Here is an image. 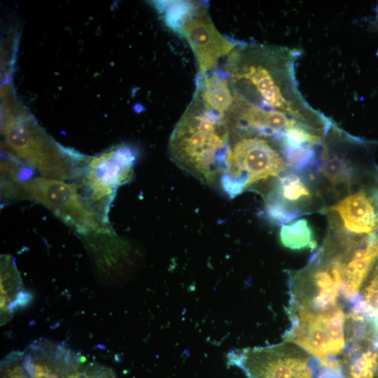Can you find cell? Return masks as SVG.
Wrapping results in <instances>:
<instances>
[{
  "instance_id": "1",
  "label": "cell",
  "mask_w": 378,
  "mask_h": 378,
  "mask_svg": "<svg viewBox=\"0 0 378 378\" xmlns=\"http://www.w3.org/2000/svg\"><path fill=\"white\" fill-rule=\"evenodd\" d=\"M294 54L273 46L239 43L225 64L234 96L312 125L324 121L306 104L294 78Z\"/></svg>"
},
{
  "instance_id": "2",
  "label": "cell",
  "mask_w": 378,
  "mask_h": 378,
  "mask_svg": "<svg viewBox=\"0 0 378 378\" xmlns=\"http://www.w3.org/2000/svg\"><path fill=\"white\" fill-rule=\"evenodd\" d=\"M230 139L226 115L212 110L194 94L172 133L168 151L181 169L211 183L225 170Z\"/></svg>"
},
{
  "instance_id": "3",
  "label": "cell",
  "mask_w": 378,
  "mask_h": 378,
  "mask_svg": "<svg viewBox=\"0 0 378 378\" xmlns=\"http://www.w3.org/2000/svg\"><path fill=\"white\" fill-rule=\"evenodd\" d=\"M1 130L8 148L43 177L64 181L77 174L81 156L55 143L30 117L8 110Z\"/></svg>"
},
{
  "instance_id": "4",
  "label": "cell",
  "mask_w": 378,
  "mask_h": 378,
  "mask_svg": "<svg viewBox=\"0 0 378 378\" xmlns=\"http://www.w3.org/2000/svg\"><path fill=\"white\" fill-rule=\"evenodd\" d=\"M22 199L43 205L83 236L111 233L108 221L93 209L77 184L43 176L31 178L22 182Z\"/></svg>"
},
{
  "instance_id": "5",
  "label": "cell",
  "mask_w": 378,
  "mask_h": 378,
  "mask_svg": "<svg viewBox=\"0 0 378 378\" xmlns=\"http://www.w3.org/2000/svg\"><path fill=\"white\" fill-rule=\"evenodd\" d=\"M167 4L163 7L166 23L188 41L197 64V75L215 70L220 59L239 43L218 31L205 6L190 1Z\"/></svg>"
},
{
  "instance_id": "6",
  "label": "cell",
  "mask_w": 378,
  "mask_h": 378,
  "mask_svg": "<svg viewBox=\"0 0 378 378\" xmlns=\"http://www.w3.org/2000/svg\"><path fill=\"white\" fill-rule=\"evenodd\" d=\"M225 170L220 186L230 197L244 192L253 184L276 177L287 169L283 154L269 138L246 134H232Z\"/></svg>"
},
{
  "instance_id": "7",
  "label": "cell",
  "mask_w": 378,
  "mask_h": 378,
  "mask_svg": "<svg viewBox=\"0 0 378 378\" xmlns=\"http://www.w3.org/2000/svg\"><path fill=\"white\" fill-rule=\"evenodd\" d=\"M340 276L338 254L325 241L304 268L291 274L290 307L322 312L339 306Z\"/></svg>"
},
{
  "instance_id": "8",
  "label": "cell",
  "mask_w": 378,
  "mask_h": 378,
  "mask_svg": "<svg viewBox=\"0 0 378 378\" xmlns=\"http://www.w3.org/2000/svg\"><path fill=\"white\" fill-rule=\"evenodd\" d=\"M135 154L127 146H118L87 159L78 176L81 194L93 209L108 221L109 206L117 188L132 177Z\"/></svg>"
},
{
  "instance_id": "9",
  "label": "cell",
  "mask_w": 378,
  "mask_h": 378,
  "mask_svg": "<svg viewBox=\"0 0 378 378\" xmlns=\"http://www.w3.org/2000/svg\"><path fill=\"white\" fill-rule=\"evenodd\" d=\"M292 326L286 341L293 343L323 363L336 359L345 345L346 319L340 306L314 312L290 307Z\"/></svg>"
},
{
  "instance_id": "10",
  "label": "cell",
  "mask_w": 378,
  "mask_h": 378,
  "mask_svg": "<svg viewBox=\"0 0 378 378\" xmlns=\"http://www.w3.org/2000/svg\"><path fill=\"white\" fill-rule=\"evenodd\" d=\"M311 358L287 341L272 346L234 350L227 355L228 363L240 368L247 378H314Z\"/></svg>"
},
{
  "instance_id": "11",
  "label": "cell",
  "mask_w": 378,
  "mask_h": 378,
  "mask_svg": "<svg viewBox=\"0 0 378 378\" xmlns=\"http://www.w3.org/2000/svg\"><path fill=\"white\" fill-rule=\"evenodd\" d=\"M207 106L222 115H227L234 102V93L224 71L214 70L197 75L194 93Z\"/></svg>"
},
{
  "instance_id": "12",
  "label": "cell",
  "mask_w": 378,
  "mask_h": 378,
  "mask_svg": "<svg viewBox=\"0 0 378 378\" xmlns=\"http://www.w3.org/2000/svg\"><path fill=\"white\" fill-rule=\"evenodd\" d=\"M312 193L302 178L294 173L279 177L268 195L265 206H274L288 211H301L296 205L307 201Z\"/></svg>"
},
{
  "instance_id": "13",
  "label": "cell",
  "mask_w": 378,
  "mask_h": 378,
  "mask_svg": "<svg viewBox=\"0 0 378 378\" xmlns=\"http://www.w3.org/2000/svg\"><path fill=\"white\" fill-rule=\"evenodd\" d=\"M22 288L21 279L16 269L13 258L4 255L1 258V319L8 318V315L20 305Z\"/></svg>"
},
{
  "instance_id": "14",
  "label": "cell",
  "mask_w": 378,
  "mask_h": 378,
  "mask_svg": "<svg viewBox=\"0 0 378 378\" xmlns=\"http://www.w3.org/2000/svg\"><path fill=\"white\" fill-rule=\"evenodd\" d=\"M370 345L351 347L342 358L346 378H375L378 371V350Z\"/></svg>"
},
{
  "instance_id": "15",
  "label": "cell",
  "mask_w": 378,
  "mask_h": 378,
  "mask_svg": "<svg viewBox=\"0 0 378 378\" xmlns=\"http://www.w3.org/2000/svg\"><path fill=\"white\" fill-rule=\"evenodd\" d=\"M319 171L332 186L344 185L349 188H351L354 177V170L349 161L337 155L330 153L327 147L323 149Z\"/></svg>"
},
{
  "instance_id": "16",
  "label": "cell",
  "mask_w": 378,
  "mask_h": 378,
  "mask_svg": "<svg viewBox=\"0 0 378 378\" xmlns=\"http://www.w3.org/2000/svg\"><path fill=\"white\" fill-rule=\"evenodd\" d=\"M279 236L282 245L292 250L314 249L317 245L313 230L304 218L282 225Z\"/></svg>"
},
{
  "instance_id": "17",
  "label": "cell",
  "mask_w": 378,
  "mask_h": 378,
  "mask_svg": "<svg viewBox=\"0 0 378 378\" xmlns=\"http://www.w3.org/2000/svg\"><path fill=\"white\" fill-rule=\"evenodd\" d=\"M353 310L371 318L378 314V260L365 281Z\"/></svg>"
},
{
  "instance_id": "18",
  "label": "cell",
  "mask_w": 378,
  "mask_h": 378,
  "mask_svg": "<svg viewBox=\"0 0 378 378\" xmlns=\"http://www.w3.org/2000/svg\"><path fill=\"white\" fill-rule=\"evenodd\" d=\"M281 148L287 166L295 169H302L313 162L315 153L312 147L283 146Z\"/></svg>"
}]
</instances>
